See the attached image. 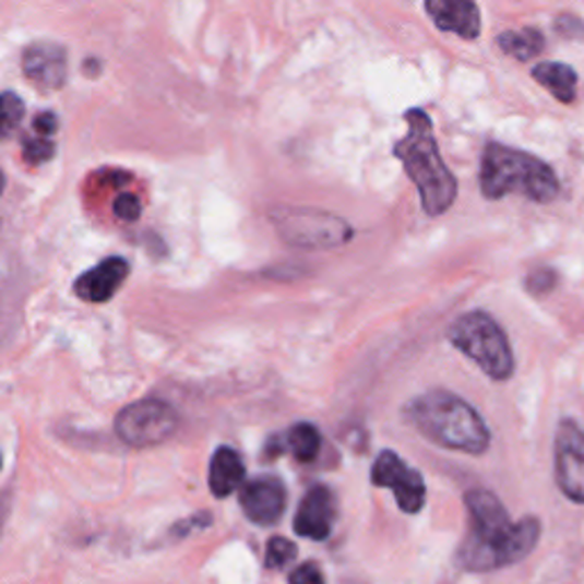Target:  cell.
Segmentation results:
<instances>
[{
	"instance_id": "1",
	"label": "cell",
	"mask_w": 584,
	"mask_h": 584,
	"mask_svg": "<svg viewBox=\"0 0 584 584\" xmlns=\"http://www.w3.org/2000/svg\"><path fill=\"white\" fill-rule=\"evenodd\" d=\"M466 510L470 532L456 550V562L466 571L487 573L516 564L539 544L541 523L535 516L512 523L504 504L491 491H468Z\"/></svg>"
},
{
	"instance_id": "2",
	"label": "cell",
	"mask_w": 584,
	"mask_h": 584,
	"mask_svg": "<svg viewBox=\"0 0 584 584\" xmlns=\"http://www.w3.org/2000/svg\"><path fill=\"white\" fill-rule=\"evenodd\" d=\"M406 422L439 448L485 454L491 431L473 406L448 391H429L406 406Z\"/></svg>"
},
{
	"instance_id": "3",
	"label": "cell",
	"mask_w": 584,
	"mask_h": 584,
	"mask_svg": "<svg viewBox=\"0 0 584 584\" xmlns=\"http://www.w3.org/2000/svg\"><path fill=\"white\" fill-rule=\"evenodd\" d=\"M409 131L395 144V158L402 160L409 179L416 183L427 215H443L456 199V179L441 158V151L425 110L414 108L404 115Z\"/></svg>"
},
{
	"instance_id": "4",
	"label": "cell",
	"mask_w": 584,
	"mask_h": 584,
	"mask_svg": "<svg viewBox=\"0 0 584 584\" xmlns=\"http://www.w3.org/2000/svg\"><path fill=\"white\" fill-rule=\"evenodd\" d=\"M479 186L487 199L523 194L537 203H550L560 194V179L548 163L502 144H489L481 156Z\"/></svg>"
},
{
	"instance_id": "5",
	"label": "cell",
	"mask_w": 584,
	"mask_h": 584,
	"mask_svg": "<svg viewBox=\"0 0 584 584\" xmlns=\"http://www.w3.org/2000/svg\"><path fill=\"white\" fill-rule=\"evenodd\" d=\"M448 338L496 382H506L514 374L512 345L489 313L470 311L462 315L450 326Z\"/></svg>"
},
{
	"instance_id": "6",
	"label": "cell",
	"mask_w": 584,
	"mask_h": 584,
	"mask_svg": "<svg viewBox=\"0 0 584 584\" xmlns=\"http://www.w3.org/2000/svg\"><path fill=\"white\" fill-rule=\"evenodd\" d=\"M276 234L297 249H332L349 242L351 226L324 211L282 206L270 213Z\"/></svg>"
},
{
	"instance_id": "7",
	"label": "cell",
	"mask_w": 584,
	"mask_h": 584,
	"mask_svg": "<svg viewBox=\"0 0 584 584\" xmlns=\"http://www.w3.org/2000/svg\"><path fill=\"white\" fill-rule=\"evenodd\" d=\"M179 425V416L167 402L142 400L133 402L117 414V437L131 448H151L165 443Z\"/></svg>"
},
{
	"instance_id": "8",
	"label": "cell",
	"mask_w": 584,
	"mask_h": 584,
	"mask_svg": "<svg viewBox=\"0 0 584 584\" xmlns=\"http://www.w3.org/2000/svg\"><path fill=\"white\" fill-rule=\"evenodd\" d=\"M372 485L379 489H391L397 506L406 514H418L425 506L427 489L425 479L409 464H404L393 450H384L372 466Z\"/></svg>"
},
{
	"instance_id": "9",
	"label": "cell",
	"mask_w": 584,
	"mask_h": 584,
	"mask_svg": "<svg viewBox=\"0 0 584 584\" xmlns=\"http://www.w3.org/2000/svg\"><path fill=\"white\" fill-rule=\"evenodd\" d=\"M555 479L569 500L584 504V431L573 420H562L557 429Z\"/></svg>"
},
{
	"instance_id": "10",
	"label": "cell",
	"mask_w": 584,
	"mask_h": 584,
	"mask_svg": "<svg viewBox=\"0 0 584 584\" xmlns=\"http://www.w3.org/2000/svg\"><path fill=\"white\" fill-rule=\"evenodd\" d=\"M240 504L247 519L257 525H274L286 512V487L276 477H257L240 491Z\"/></svg>"
},
{
	"instance_id": "11",
	"label": "cell",
	"mask_w": 584,
	"mask_h": 584,
	"mask_svg": "<svg viewBox=\"0 0 584 584\" xmlns=\"http://www.w3.org/2000/svg\"><path fill=\"white\" fill-rule=\"evenodd\" d=\"M23 73L35 87L53 92L67 81V53L53 41H37L23 53Z\"/></svg>"
},
{
	"instance_id": "12",
	"label": "cell",
	"mask_w": 584,
	"mask_h": 584,
	"mask_svg": "<svg viewBox=\"0 0 584 584\" xmlns=\"http://www.w3.org/2000/svg\"><path fill=\"white\" fill-rule=\"evenodd\" d=\"M334 521H336L334 493L326 487L318 485L299 502V510L295 514V532L299 537L324 541L332 535Z\"/></svg>"
},
{
	"instance_id": "13",
	"label": "cell",
	"mask_w": 584,
	"mask_h": 584,
	"mask_svg": "<svg viewBox=\"0 0 584 584\" xmlns=\"http://www.w3.org/2000/svg\"><path fill=\"white\" fill-rule=\"evenodd\" d=\"M126 276H129V263L119 257H110L75 278L73 293L90 303L108 301L121 288Z\"/></svg>"
},
{
	"instance_id": "14",
	"label": "cell",
	"mask_w": 584,
	"mask_h": 584,
	"mask_svg": "<svg viewBox=\"0 0 584 584\" xmlns=\"http://www.w3.org/2000/svg\"><path fill=\"white\" fill-rule=\"evenodd\" d=\"M425 10L439 31L454 33L464 39L479 37L481 21L475 3H468V0H429Z\"/></svg>"
},
{
	"instance_id": "15",
	"label": "cell",
	"mask_w": 584,
	"mask_h": 584,
	"mask_svg": "<svg viewBox=\"0 0 584 584\" xmlns=\"http://www.w3.org/2000/svg\"><path fill=\"white\" fill-rule=\"evenodd\" d=\"M245 481V464L242 456L234 448H217L211 468H208V487L215 498L231 496L236 489L242 487Z\"/></svg>"
},
{
	"instance_id": "16",
	"label": "cell",
	"mask_w": 584,
	"mask_h": 584,
	"mask_svg": "<svg viewBox=\"0 0 584 584\" xmlns=\"http://www.w3.org/2000/svg\"><path fill=\"white\" fill-rule=\"evenodd\" d=\"M532 75L539 85H544L557 100L571 104L577 90V75L569 64L562 62H541L532 69Z\"/></svg>"
},
{
	"instance_id": "17",
	"label": "cell",
	"mask_w": 584,
	"mask_h": 584,
	"mask_svg": "<svg viewBox=\"0 0 584 584\" xmlns=\"http://www.w3.org/2000/svg\"><path fill=\"white\" fill-rule=\"evenodd\" d=\"M322 445L320 431L311 422H297L295 427L288 429L286 434V448L295 454L297 462L309 464L313 462Z\"/></svg>"
},
{
	"instance_id": "18",
	"label": "cell",
	"mask_w": 584,
	"mask_h": 584,
	"mask_svg": "<svg viewBox=\"0 0 584 584\" xmlns=\"http://www.w3.org/2000/svg\"><path fill=\"white\" fill-rule=\"evenodd\" d=\"M500 48L506 56H512L516 60H529L539 56L544 50V35L535 28H525V31H514V33H502L498 39Z\"/></svg>"
},
{
	"instance_id": "19",
	"label": "cell",
	"mask_w": 584,
	"mask_h": 584,
	"mask_svg": "<svg viewBox=\"0 0 584 584\" xmlns=\"http://www.w3.org/2000/svg\"><path fill=\"white\" fill-rule=\"evenodd\" d=\"M25 106L14 92H0V142L8 140L23 121Z\"/></svg>"
},
{
	"instance_id": "20",
	"label": "cell",
	"mask_w": 584,
	"mask_h": 584,
	"mask_svg": "<svg viewBox=\"0 0 584 584\" xmlns=\"http://www.w3.org/2000/svg\"><path fill=\"white\" fill-rule=\"evenodd\" d=\"M297 555V546L284 537H272L267 544V555H265V567L267 569H284L290 564Z\"/></svg>"
},
{
	"instance_id": "21",
	"label": "cell",
	"mask_w": 584,
	"mask_h": 584,
	"mask_svg": "<svg viewBox=\"0 0 584 584\" xmlns=\"http://www.w3.org/2000/svg\"><path fill=\"white\" fill-rule=\"evenodd\" d=\"M23 156L33 165L46 163L56 156V144L46 138H31L23 142Z\"/></svg>"
},
{
	"instance_id": "22",
	"label": "cell",
	"mask_w": 584,
	"mask_h": 584,
	"mask_svg": "<svg viewBox=\"0 0 584 584\" xmlns=\"http://www.w3.org/2000/svg\"><path fill=\"white\" fill-rule=\"evenodd\" d=\"M115 215L123 222H135L142 215V203L135 194L123 192L115 199Z\"/></svg>"
},
{
	"instance_id": "23",
	"label": "cell",
	"mask_w": 584,
	"mask_h": 584,
	"mask_svg": "<svg viewBox=\"0 0 584 584\" xmlns=\"http://www.w3.org/2000/svg\"><path fill=\"white\" fill-rule=\"evenodd\" d=\"M290 584H324V575L318 564L307 562L290 573Z\"/></svg>"
},
{
	"instance_id": "24",
	"label": "cell",
	"mask_w": 584,
	"mask_h": 584,
	"mask_svg": "<svg viewBox=\"0 0 584 584\" xmlns=\"http://www.w3.org/2000/svg\"><path fill=\"white\" fill-rule=\"evenodd\" d=\"M33 126H35V131L39 133V138L48 140L50 135L58 131V117L53 112H41V115L35 117Z\"/></svg>"
},
{
	"instance_id": "25",
	"label": "cell",
	"mask_w": 584,
	"mask_h": 584,
	"mask_svg": "<svg viewBox=\"0 0 584 584\" xmlns=\"http://www.w3.org/2000/svg\"><path fill=\"white\" fill-rule=\"evenodd\" d=\"M213 523V519L208 516V514H196V516H192V519H188V521H183L179 527H176V535H188V532L190 529H201V527H206V525H211Z\"/></svg>"
},
{
	"instance_id": "26",
	"label": "cell",
	"mask_w": 584,
	"mask_h": 584,
	"mask_svg": "<svg viewBox=\"0 0 584 584\" xmlns=\"http://www.w3.org/2000/svg\"><path fill=\"white\" fill-rule=\"evenodd\" d=\"M3 192H5V174H3V169H0V194Z\"/></svg>"
},
{
	"instance_id": "27",
	"label": "cell",
	"mask_w": 584,
	"mask_h": 584,
	"mask_svg": "<svg viewBox=\"0 0 584 584\" xmlns=\"http://www.w3.org/2000/svg\"><path fill=\"white\" fill-rule=\"evenodd\" d=\"M0 466H3V462H0Z\"/></svg>"
}]
</instances>
